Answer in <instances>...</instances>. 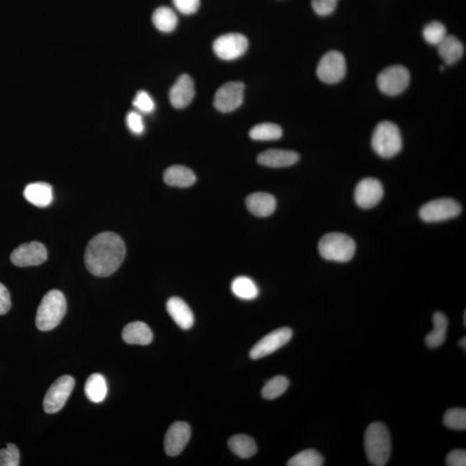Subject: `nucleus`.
<instances>
[{
    "label": "nucleus",
    "instance_id": "nucleus-20",
    "mask_svg": "<svg viewBox=\"0 0 466 466\" xmlns=\"http://www.w3.org/2000/svg\"><path fill=\"white\" fill-rule=\"evenodd\" d=\"M122 337L130 345L147 346L153 341V332L147 324L135 322L125 327Z\"/></svg>",
    "mask_w": 466,
    "mask_h": 466
},
{
    "label": "nucleus",
    "instance_id": "nucleus-30",
    "mask_svg": "<svg viewBox=\"0 0 466 466\" xmlns=\"http://www.w3.org/2000/svg\"><path fill=\"white\" fill-rule=\"evenodd\" d=\"M289 386V381L284 376H277L267 382L262 389V396L266 400H274L284 395Z\"/></svg>",
    "mask_w": 466,
    "mask_h": 466
},
{
    "label": "nucleus",
    "instance_id": "nucleus-10",
    "mask_svg": "<svg viewBox=\"0 0 466 466\" xmlns=\"http://www.w3.org/2000/svg\"><path fill=\"white\" fill-rule=\"evenodd\" d=\"M219 58L232 61L239 58L248 49V40L242 34L229 33L218 37L213 45Z\"/></svg>",
    "mask_w": 466,
    "mask_h": 466
},
{
    "label": "nucleus",
    "instance_id": "nucleus-19",
    "mask_svg": "<svg viewBox=\"0 0 466 466\" xmlns=\"http://www.w3.org/2000/svg\"><path fill=\"white\" fill-rule=\"evenodd\" d=\"M246 206L252 215L266 218L272 215L276 210L277 200L270 194L254 193L247 197Z\"/></svg>",
    "mask_w": 466,
    "mask_h": 466
},
{
    "label": "nucleus",
    "instance_id": "nucleus-17",
    "mask_svg": "<svg viewBox=\"0 0 466 466\" xmlns=\"http://www.w3.org/2000/svg\"><path fill=\"white\" fill-rule=\"evenodd\" d=\"M299 159V154L295 151L270 149L258 155V163L265 167L285 168L294 165Z\"/></svg>",
    "mask_w": 466,
    "mask_h": 466
},
{
    "label": "nucleus",
    "instance_id": "nucleus-36",
    "mask_svg": "<svg viewBox=\"0 0 466 466\" xmlns=\"http://www.w3.org/2000/svg\"><path fill=\"white\" fill-rule=\"evenodd\" d=\"M338 0H312V7L319 16L332 14L337 7Z\"/></svg>",
    "mask_w": 466,
    "mask_h": 466
},
{
    "label": "nucleus",
    "instance_id": "nucleus-33",
    "mask_svg": "<svg viewBox=\"0 0 466 466\" xmlns=\"http://www.w3.org/2000/svg\"><path fill=\"white\" fill-rule=\"evenodd\" d=\"M444 424L448 429L454 430H465L466 410L465 408H451L446 412Z\"/></svg>",
    "mask_w": 466,
    "mask_h": 466
},
{
    "label": "nucleus",
    "instance_id": "nucleus-34",
    "mask_svg": "<svg viewBox=\"0 0 466 466\" xmlns=\"http://www.w3.org/2000/svg\"><path fill=\"white\" fill-rule=\"evenodd\" d=\"M20 454L16 446L7 444L6 448L0 450V466H18Z\"/></svg>",
    "mask_w": 466,
    "mask_h": 466
},
{
    "label": "nucleus",
    "instance_id": "nucleus-26",
    "mask_svg": "<svg viewBox=\"0 0 466 466\" xmlns=\"http://www.w3.org/2000/svg\"><path fill=\"white\" fill-rule=\"evenodd\" d=\"M229 448L241 458L253 457L258 452V446L253 439L246 434H236L229 439Z\"/></svg>",
    "mask_w": 466,
    "mask_h": 466
},
{
    "label": "nucleus",
    "instance_id": "nucleus-31",
    "mask_svg": "<svg viewBox=\"0 0 466 466\" xmlns=\"http://www.w3.org/2000/svg\"><path fill=\"white\" fill-rule=\"evenodd\" d=\"M324 458L322 454L314 449L303 451L288 461L289 466H322Z\"/></svg>",
    "mask_w": 466,
    "mask_h": 466
},
{
    "label": "nucleus",
    "instance_id": "nucleus-25",
    "mask_svg": "<svg viewBox=\"0 0 466 466\" xmlns=\"http://www.w3.org/2000/svg\"><path fill=\"white\" fill-rule=\"evenodd\" d=\"M108 384L101 374L94 373L87 378L85 393L87 398L94 403H102L108 396Z\"/></svg>",
    "mask_w": 466,
    "mask_h": 466
},
{
    "label": "nucleus",
    "instance_id": "nucleus-16",
    "mask_svg": "<svg viewBox=\"0 0 466 466\" xmlns=\"http://www.w3.org/2000/svg\"><path fill=\"white\" fill-rule=\"evenodd\" d=\"M196 90L193 79L189 75L180 76L170 91V101L175 108H187L192 102Z\"/></svg>",
    "mask_w": 466,
    "mask_h": 466
},
{
    "label": "nucleus",
    "instance_id": "nucleus-38",
    "mask_svg": "<svg viewBox=\"0 0 466 466\" xmlns=\"http://www.w3.org/2000/svg\"><path fill=\"white\" fill-rule=\"evenodd\" d=\"M175 8L185 15L196 13L200 8L201 0H173Z\"/></svg>",
    "mask_w": 466,
    "mask_h": 466
},
{
    "label": "nucleus",
    "instance_id": "nucleus-8",
    "mask_svg": "<svg viewBox=\"0 0 466 466\" xmlns=\"http://www.w3.org/2000/svg\"><path fill=\"white\" fill-rule=\"evenodd\" d=\"M346 74V62L341 52L332 51L325 54L317 67V76L327 84L341 82Z\"/></svg>",
    "mask_w": 466,
    "mask_h": 466
},
{
    "label": "nucleus",
    "instance_id": "nucleus-29",
    "mask_svg": "<svg viewBox=\"0 0 466 466\" xmlns=\"http://www.w3.org/2000/svg\"><path fill=\"white\" fill-rule=\"evenodd\" d=\"M282 136L281 126L272 123H263L254 126L250 131L251 139L255 141H273Z\"/></svg>",
    "mask_w": 466,
    "mask_h": 466
},
{
    "label": "nucleus",
    "instance_id": "nucleus-1",
    "mask_svg": "<svg viewBox=\"0 0 466 466\" xmlns=\"http://www.w3.org/2000/svg\"><path fill=\"white\" fill-rule=\"evenodd\" d=\"M125 254V244L120 236L111 232H101L87 244L85 265L94 276L109 277L120 268Z\"/></svg>",
    "mask_w": 466,
    "mask_h": 466
},
{
    "label": "nucleus",
    "instance_id": "nucleus-37",
    "mask_svg": "<svg viewBox=\"0 0 466 466\" xmlns=\"http://www.w3.org/2000/svg\"><path fill=\"white\" fill-rule=\"evenodd\" d=\"M130 131L136 135H141L144 132V124L142 116L137 112H130L126 118Z\"/></svg>",
    "mask_w": 466,
    "mask_h": 466
},
{
    "label": "nucleus",
    "instance_id": "nucleus-6",
    "mask_svg": "<svg viewBox=\"0 0 466 466\" xmlns=\"http://www.w3.org/2000/svg\"><path fill=\"white\" fill-rule=\"evenodd\" d=\"M461 210V205L453 199L439 198L423 205L419 215L427 223L441 222L460 215Z\"/></svg>",
    "mask_w": 466,
    "mask_h": 466
},
{
    "label": "nucleus",
    "instance_id": "nucleus-5",
    "mask_svg": "<svg viewBox=\"0 0 466 466\" xmlns=\"http://www.w3.org/2000/svg\"><path fill=\"white\" fill-rule=\"evenodd\" d=\"M372 145L374 151L381 158H394L403 148L398 126L391 121L380 122L374 130Z\"/></svg>",
    "mask_w": 466,
    "mask_h": 466
},
{
    "label": "nucleus",
    "instance_id": "nucleus-42",
    "mask_svg": "<svg viewBox=\"0 0 466 466\" xmlns=\"http://www.w3.org/2000/svg\"><path fill=\"white\" fill-rule=\"evenodd\" d=\"M464 324H465V325H466V312H465V314H464Z\"/></svg>",
    "mask_w": 466,
    "mask_h": 466
},
{
    "label": "nucleus",
    "instance_id": "nucleus-2",
    "mask_svg": "<svg viewBox=\"0 0 466 466\" xmlns=\"http://www.w3.org/2000/svg\"><path fill=\"white\" fill-rule=\"evenodd\" d=\"M365 448L370 464L377 466L387 465L391 453V439L384 423L370 424L365 432Z\"/></svg>",
    "mask_w": 466,
    "mask_h": 466
},
{
    "label": "nucleus",
    "instance_id": "nucleus-40",
    "mask_svg": "<svg viewBox=\"0 0 466 466\" xmlns=\"http://www.w3.org/2000/svg\"><path fill=\"white\" fill-rule=\"evenodd\" d=\"M11 307V296L6 286L0 284V315H6Z\"/></svg>",
    "mask_w": 466,
    "mask_h": 466
},
{
    "label": "nucleus",
    "instance_id": "nucleus-39",
    "mask_svg": "<svg viewBox=\"0 0 466 466\" xmlns=\"http://www.w3.org/2000/svg\"><path fill=\"white\" fill-rule=\"evenodd\" d=\"M446 465L449 466H465V450L457 449L452 451L446 458Z\"/></svg>",
    "mask_w": 466,
    "mask_h": 466
},
{
    "label": "nucleus",
    "instance_id": "nucleus-23",
    "mask_svg": "<svg viewBox=\"0 0 466 466\" xmlns=\"http://www.w3.org/2000/svg\"><path fill=\"white\" fill-rule=\"evenodd\" d=\"M441 58L448 65L456 63L464 55V45L457 37L446 35L437 45Z\"/></svg>",
    "mask_w": 466,
    "mask_h": 466
},
{
    "label": "nucleus",
    "instance_id": "nucleus-24",
    "mask_svg": "<svg viewBox=\"0 0 466 466\" xmlns=\"http://www.w3.org/2000/svg\"><path fill=\"white\" fill-rule=\"evenodd\" d=\"M434 329L427 335L426 345L429 348H437L445 342L448 328V320L444 314L436 312L433 317Z\"/></svg>",
    "mask_w": 466,
    "mask_h": 466
},
{
    "label": "nucleus",
    "instance_id": "nucleus-21",
    "mask_svg": "<svg viewBox=\"0 0 466 466\" xmlns=\"http://www.w3.org/2000/svg\"><path fill=\"white\" fill-rule=\"evenodd\" d=\"M26 201L38 208H45L51 204L53 201V189L49 183H30L24 191Z\"/></svg>",
    "mask_w": 466,
    "mask_h": 466
},
{
    "label": "nucleus",
    "instance_id": "nucleus-41",
    "mask_svg": "<svg viewBox=\"0 0 466 466\" xmlns=\"http://www.w3.org/2000/svg\"><path fill=\"white\" fill-rule=\"evenodd\" d=\"M458 345H460L462 348H464L465 350L466 348V339L464 337L463 339H461L460 342H458Z\"/></svg>",
    "mask_w": 466,
    "mask_h": 466
},
{
    "label": "nucleus",
    "instance_id": "nucleus-9",
    "mask_svg": "<svg viewBox=\"0 0 466 466\" xmlns=\"http://www.w3.org/2000/svg\"><path fill=\"white\" fill-rule=\"evenodd\" d=\"M75 387V379L71 376H63L51 386L44 400V410L48 414H56L66 404Z\"/></svg>",
    "mask_w": 466,
    "mask_h": 466
},
{
    "label": "nucleus",
    "instance_id": "nucleus-14",
    "mask_svg": "<svg viewBox=\"0 0 466 466\" xmlns=\"http://www.w3.org/2000/svg\"><path fill=\"white\" fill-rule=\"evenodd\" d=\"M384 196V188L376 178L363 179L355 189V202L359 208L370 209L376 206Z\"/></svg>",
    "mask_w": 466,
    "mask_h": 466
},
{
    "label": "nucleus",
    "instance_id": "nucleus-32",
    "mask_svg": "<svg viewBox=\"0 0 466 466\" xmlns=\"http://www.w3.org/2000/svg\"><path fill=\"white\" fill-rule=\"evenodd\" d=\"M423 37L427 44L437 46L446 36V29L441 23L434 21L423 29Z\"/></svg>",
    "mask_w": 466,
    "mask_h": 466
},
{
    "label": "nucleus",
    "instance_id": "nucleus-7",
    "mask_svg": "<svg viewBox=\"0 0 466 466\" xmlns=\"http://www.w3.org/2000/svg\"><path fill=\"white\" fill-rule=\"evenodd\" d=\"M410 82V74L403 65H394L386 68L377 77V86L382 93L396 96L408 89Z\"/></svg>",
    "mask_w": 466,
    "mask_h": 466
},
{
    "label": "nucleus",
    "instance_id": "nucleus-28",
    "mask_svg": "<svg viewBox=\"0 0 466 466\" xmlns=\"http://www.w3.org/2000/svg\"><path fill=\"white\" fill-rule=\"evenodd\" d=\"M152 22L160 32L168 33L177 28L178 18L169 7H159L152 15Z\"/></svg>",
    "mask_w": 466,
    "mask_h": 466
},
{
    "label": "nucleus",
    "instance_id": "nucleus-18",
    "mask_svg": "<svg viewBox=\"0 0 466 466\" xmlns=\"http://www.w3.org/2000/svg\"><path fill=\"white\" fill-rule=\"evenodd\" d=\"M168 313L174 322L182 330H189L194 326V317L192 310L184 301L177 296L171 297L167 301Z\"/></svg>",
    "mask_w": 466,
    "mask_h": 466
},
{
    "label": "nucleus",
    "instance_id": "nucleus-4",
    "mask_svg": "<svg viewBox=\"0 0 466 466\" xmlns=\"http://www.w3.org/2000/svg\"><path fill=\"white\" fill-rule=\"evenodd\" d=\"M319 251L324 259L338 263L349 262L356 252V243L342 232H330L319 242Z\"/></svg>",
    "mask_w": 466,
    "mask_h": 466
},
{
    "label": "nucleus",
    "instance_id": "nucleus-22",
    "mask_svg": "<svg viewBox=\"0 0 466 466\" xmlns=\"http://www.w3.org/2000/svg\"><path fill=\"white\" fill-rule=\"evenodd\" d=\"M163 180L166 184L177 188H189L196 182V175L185 166L174 165L164 172Z\"/></svg>",
    "mask_w": 466,
    "mask_h": 466
},
{
    "label": "nucleus",
    "instance_id": "nucleus-11",
    "mask_svg": "<svg viewBox=\"0 0 466 466\" xmlns=\"http://www.w3.org/2000/svg\"><path fill=\"white\" fill-rule=\"evenodd\" d=\"M292 336L293 332L289 327H282L271 332L252 347L250 351L251 358L257 360L268 356L289 343Z\"/></svg>",
    "mask_w": 466,
    "mask_h": 466
},
{
    "label": "nucleus",
    "instance_id": "nucleus-27",
    "mask_svg": "<svg viewBox=\"0 0 466 466\" xmlns=\"http://www.w3.org/2000/svg\"><path fill=\"white\" fill-rule=\"evenodd\" d=\"M233 295L244 301H252L259 295V289L255 282L248 277H238L232 282Z\"/></svg>",
    "mask_w": 466,
    "mask_h": 466
},
{
    "label": "nucleus",
    "instance_id": "nucleus-12",
    "mask_svg": "<svg viewBox=\"0 0 466 466\" xmlns=\"http://www.w3.org/2000/svg\"><path fill=\"white\" fill-rule=\"evenodd\" d=\"M48 258V251L43 244L30 242L21 244L11 255V261L18 267L37 266Z\"/></svg>",
    "mask_w": 466,
    "mask_h": 466
},
{
    "label": "nucleus",
    "instance_id": "nucleus-15",
    "mask_svg": "<svg viewBox=\"0 0 466 466\" xmlns=\"http://www.w3.org/2000/svg\"><path fill=\"white\" fill-rule=\"evenodd\" d=\"M191 437V429L188 423L177 422L168 429L164 439V449L168 455L178 456L188 445Z\"/></svg>",
    "mask_w": 466,
    "mask_h": 466
},
{
    "label": "nucleus",
    "instance_id": "nucleus-13",
    "mask_svg": "<svg viewBox=\"0 0 466 466\" xmlns=\"http://www.w3.org/2000/svg\"><path fill=\"white\" fill-rule=\"evenodd\" d=\"M244 85L241 82H228L216 92L215 106L221 113L238 109L244 101Z\"/></svg>",
    "mask_w": 466,
    "mask_h": 466
},
{
    "label": "nucleus",
    "instance_id": "nucleus-35",
    "mask_svg": "<svg viewBox=\"0 0 466 466\" xmlns=\"http://www.w3.org/2000/svg\"><path fill=\"white\" fill-rule=\"evenodd\" d=\"M133 106L144 113H151L155 110L154 101L150 94L145 91H139L137 94L134 101H133Z\"/></svg>",
    "mask_w": 466,
    "mask_h": 466
},
{
    "label": "nucleus",
    "instance_id": "nucleus-3",
    "mask_svg": "<svg viewBox=\"0 0 466 466\" xmlns=\"http://www.w3.org/2000/svg\"><path fill=\"white\" fill-rule=\"evenodd\" d=\"M67 312V301L59 290H51L44 296L37 308L36 326L43 332L54 329Z\"/></svg>",
    "mask_w": 466,
    "mask_h": 466
}]
</instances>
